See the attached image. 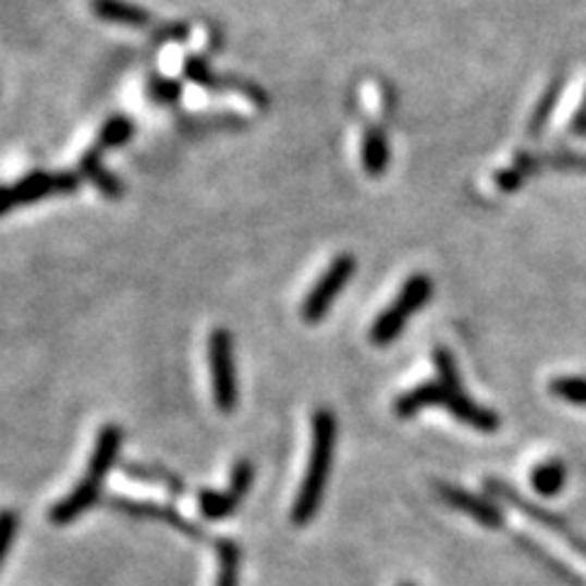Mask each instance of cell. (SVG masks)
Masks as SVG:
<instances>
[{
	"mask_svg": "<svg viewBox=\"0 0 586 586\" xmlns=\"http://www.w3.org/2000/svg\"><path fill=\"white\" fill-rule=\"evenodd\" d=\"M15 533H17L15 511H10V509L0 511V567H3L8 552H10V548H13Z\"/></svg>",
	"mask_w": 586,
	"mask_h": 586,
	"instance_id": "cell-23",
	"label": "cell"
},
{
	"mask_svg": "<svg viewBox=\"0 0 586 586\" xmlns=\"http://www.w3.org/2000/svg\"><path fill=\"white\" fill-rule=\"evenodd\" d=\"M357 259L352 255H340L332 265L326 269V274L318 279V284L310 289V293L303 301V320L306 322H320L328 316L332 303L338 301L340 291L347 286V281L355 277Z\"/></svg>",
	"mask_w": 586,
	"mask_h": 586,
	"instance_id": "cell-6",
	"label": "cell"
},
{
	"mask_svg": "<svg viewBox=\"0 0 586 586\" xmlns=\"http://www.w3.org/2000/svg\"><path fill=\"white\" fill-rule=\"evenodd\" d=\"M184 74H186V78L194 81V84L206 86V88H222V86H228L225 81H220V78L213 74V69L208 66L206 59H200V57H188V59H186Z\"/></svg>",
	"mask_w": 586,
	"mask_h": 586,
	"instance_id": "cell-22",
	"label": "cell"
},
{
	"mask_svg": "<svg viewBox=\"0 0 586 586\" xmlns=\"http://www.w3.org/2000/svg\"><path fill=\"white\" fill-rule=\"evenodd\" d=\"M401 586H413V584H401Z\"/></svg>",
	"mask_w": 586,
	"mask_h": 586,
	"instance_id": "cell-29",
	"label": "cell"
},
{
	"mask_svg": "<svg viewBox=\"0 0 586 586\" xmlns=\"http://www.w3.org/2000/svg\"><path fill=\"white\" fill-rule=\"evenodd\" d=\"M572 133L574 135H582L584 137V133H586V98H584V103H582V108L577 110V115H574V120H572Z\"/></svg>",
	"mask_w": 586,
	"mask_h": 586,
	"instance_id": "cell-27",
	"label": "cell"
},
{
	"mask_svg": "<svg viewBox=\"0 0 586 586\" xmlns=\"http://www.w3.org/2000/svg\"><path fill=\"white\" fill-rule=\"evenodd\" d=\"M135 135V125L133 120L125 118V115H113L108 118L103 127H100V135H98V149H115V147H123L127 145L130 139H133Z\"/></svg>",
	"mask_w": 586,
	"mask_h": 586,
	"instance_id": "cell-17",
	"label": "cell"
},
{
	"mask_svg": "<svg viewBox=\"0 0 586 586\" xmlns=\"http://www.w3.org/2000/svg\"><path fill=\"white\" fill-rule=\"evenodd\" d=\"M115 509L120 511H125V513H133V515H145V518H159V521H169V523H174L179 525L181 530H186L188 525L179 518L176 513H171L169 509L164 506H151V503H133V501H125V499H120L113 503Z\"/></svg>",
	"mask_w": 586,
	"mask_h": 586,
	"instance_id": "cell-20",
	"label": "cell"
},
{
	"mask_svg": "<svg viewBox=\"0 0 586 586\" xmlns=\"http://www.w3.org/2000/svg\"><path fill=\"white\" fill-rule=\"evenodd\" d=\"M90 10L106 23L123 27H149L151 23L145 8L127 3V0H90Z\"/></svg>",
	"mask_w": 586,
	"mask_h": 586,
	"instance_id": "cell-10",
	"label": "cell"
},
{
	"mask_svg": "<svg viewBox=\"0 0 586 586\" xmlns=\"http://www.w3.org/2000/svg\"><path fill=\"white\" fill-rule=\"evenodd\" d=\"M252 479H255V469H252V464L247 460H242L235 464V469H232V479L225 493L200 491L198 503H200V513H204V518L222 521V518H228L230 513H235L240 501L245 499Z\"/></svg>",
	"mask_w": 586,
	"mask_h": 586,
	"instance_id": "cell-7",
	"label": "cell"
},
{
	"mask_svg": "<svg viewBox=\"0 0 586 586\" xmlns=\"http://www.w3.org/2000/svg\"><path fill=\"white\" fill-rule=\"evenodd\" d=\"M208 365H210V381H213L216 406L222 413H232L240 403V383H237L235 347H232V338L225 328L210 332Z\"/></svg>",
	"mask_w": 586,
	"mask_h": 586,
	"instance_id": "cell-5",
	"label": "cell"
},
{
	"mask_svg": "<svg viewBox=\"0 0 586 586\" xmlns=\"http://www.w3.org/2000/svg\"><path fill=\"white\" fill-rule=\"evenodd\" d=\"M525 179H528V176H523L521 171L515 169V167H511V169H501L499 174H497V186H499L501 191H515V188H518V186L523 184Z\"/></svg>",
	"mask_w": 586,
	"mask_h": 586,
	"instance_id": "cell-25",
	"label": "cell"
},
{
	"mask_svg": "<svg viewBox=\"0 0 586 586\" xmlns=\"http://www.w3.org/2000/svg\"><path fill=\"white\" fill-rule=\"evenodd\" d=\"M550 393L572 406H586V377H554Z\"/></svg>",
	"mask_w": 586,
	"mask_h": 586,
	"instance_id": "cell-19",
	"label": "cell"
},
{
	"mask_svg": "<svg viewBox=\"0 0 586 586\" xmlns=\"http://www.w3.org/2000/svg\"><path fill=\"white\" fill-rule=\"evenodd\" d=\"M237 584H240V545L232 540H220L216 586H237Z\"/></svg>",
	"mask_w": 586,
	"mask_h": 586,
	"instance_id": "cell-16",
	"label": "cell"
},
{
	"mask_svg": "<svg viewBox=\"0 0 586 586\" xmlns=\"http://www.w3.org/2000/svg\"><path fill=\"white\" fill-rule=\"evenodd\" d=\"M362 167L369 176H381L389 167V143L383 130L369 127L362 143Z\"/></svg>",
	"mask_w": 586,
	"mask_h": 586,
	"instance_id": "cell-14",
	"label": "cell"
},
{
	"mask_svg": "<svg viewBox=\"0 0 586 586\" xmlns=\"http://www.w3.org/2000/svg\"><path fill=\"white\" fill-rule=\"evenodd\" d=\"M313 440H310V457L306 467V477L301 481V491L291 509V521L296 525H306L318 515V509L326 497L328 477L335 462V444H338V418L330 408L316 411L310 420Z\"/></svg>",
	"mask_w": 586,
	"mask_h": 586,
	"instance_id": "cell-1",
	"label": "cell"
},
{
	"mask_svg": "<svg viewBox=\"0 0 586 586\" xmlns=\"http://www.w3.org/2000/svg\"><path fill=\"white\" fill-rule=\"evenodd\" d=\"M562 86H564L562 76H554V81L548 86V90H545V94H542L540 103L535 106L533 118H530V125H528V130H530V135H533V137H540V135H542V130L548 127L552 110H554V106H558V98H560V94H562Z\"/></svg>",
	"mask_w": 586,
	"mask_h": 586,
	"instance_id": "cell-18",
	"label": "cell"
},
{
	"mask_svg": "<svg viewBox=\"0 0 586 586\" xmlns=\"http://www.w3.org/2000/svg\"><path fill=\"white\" fill-rule=\"evenodd\" d=\"M81 186V176L72 174V171H62V174H49V171H35V174L25 176L17 184L8 186L13 206H27L35 200H42L52 194H74Z\"/></svg>",
	"mask_w": 586,
	"mask_h": 586,
	"instance_id": "cell-8",
	"label": "cell"
},
{
	"mask_svg": "<svg viewBox=\"0 0 586 586\" xmlns=\"http://www.w3.org/2000/svg\"><path fill=\"white\" fill-rule=\"evenodd\" d=\"M81 176H86L94 181V184L103 191L108 198H120L123 196V184H120V179L110 174V171L103 167V161H100V149H90L81 159Z\"/></svg>",
	"mask_w": 586,
	"mask_h": 586,
	"instance_id": "cell-15",
	"label": "cell"
},
{
	"mask_svg": "<svg viewBox=\"0 0 586 586\" xmlns=\"http://www.w3.org/2000/svg\"><path fill=\"white\" fill-rule=\"evenodd\" d=\"M542 164L558 167V169H579L586 171V155H579V151H552V155H542Z\"/></svg>",
	"mask_w": 586,
	"mask_h": 586,
	"instance_id": "cell-24",
	"label": "cell"
},
{
	"mask_svg": "<svg viewBox=\"0 0 586 586\" xmlns=\"http://www.w3.org/2000/svg\"><path fill=\"white\" fill-rule=\"evenodd\" d=\"M181 94H184V86L174 78H151L147 84V96L149 100H155L159 106H174L179 103Z\"/></svg>",
	"mask_w": 586,
	"mask_h": 586,
	"instance_id": "cell-21",
	"label": "cell"
},
{
	"mask_svg": "<svg viewBox=\"0 0 586 586\" xmlns=\"http://www.w3.org/2000/svg\"><path fill=\"white\" fill-rule=\"evenodd\" d=\"M564 481H567V467H564V462L560 460H548V462L535 464V469L530 472L533 489L542 499L558 497L564 487Z\"/></svg>",
	"mask_w": 586,
	"mask_h": 586,
	"instance_id": "cell-13",
	"label": "cell"
},
{
	"mask_svg": "<svg viewBox=\"0 0 586 586\" xmlns=\"http://www.w3.org/2000/svg\"><path fill=\"white\" fill-rule=\"evenodd\" d=\"M438 497L454 511L469 515V518L489 530H501L503 523H506V515H503L497 503L479 497V493L462 489L457 484H438Z\"/></svg>",
	"mask_w": 586,
	"mask_h": 586,
	"instance_id": "cell-9",
	"label": "cell"
},
{
	"mask_svg": "<svg viewBox=\"0 0 586 586\" xmlns=\"http://www.w3.org/2000/svg\"><path fill=\"white\" fill-rule=\"evenodd\" d=\"M430 296H432V279L428 274H413L406 284L401 286L396 301H393L389 308H383L381 316L374 320L369 340L379 347L391 345L393 340H399L408 318L418 308L426 306Z\"/></svg>",
	"mask_w": 586,
	"mask_h": 586,
	"instance_id": "cell-4",
	"label": "cell"
},
{
	"mask_svg": "<svg viewBox=\"0 0 586 586\" xmlns=\"http://www.w3.org/2000/svg\"><path fill=\"white\" fill-rule=\"evenodd\" d=\"M562 540H564V542H570V548H572L574 552H577V554H582V558L586 560V538H582V535H577V533H574V530L570 528L567 533L562 535Z\"/></svg>",
	"mask_w": 586,
	"mask_h": 586,
	"instance_id": "cell-26",
	"label": "cell"
},
{
	"mask_svg": "<svg viewBox=\"0 0 586 586\" xmlns=\"http://www.w3.org/2000/svg\"><path fill=\"white\" fill-rule=\"evenodd\" d=\"M120 448H123V430L118 426H106L100 430L94 454H90L86 477L76 484V489L69 493L64 501H59L57 506L49 511L52 523L66 525L94 506L100 499V491H103L110 469H113V464L120 457Z\"/></svg>",
	"mask_w": 586,
	"mask_h": 586,
	"instance_id": "cell-2",
	"label": "cell"
},
{
	"mask_svg": "<svg viewBox=\"0 0 586 586\" xmlns=\"http://www.w3.org/2000/svg\"><path fill=\"white\" fill-rule=\"evenodd\" d=\"M584 137H586V133H584Z\"/></svg>",
	"mask_w": 586,
	"mask_h": 586,
	"instance_id": "cell-30",
	"label": "cell"
},
{
	"mask_svg": "<svg viewBox=\"0 0 586 586\" xmlns=\"http://www.w3.org/2000/svg\"><path fill=\"white\" fill-rule=\"evenodd\" d=\"M515 545H518V548L525 552V554H530V558L535 562H540L545 570H548L554 579L562 582V584H567V586H586V582L579 577L577 572H572L567 564H562L558 558H554L552 552H548L545 548H540L538 542H535L533 538H528V535H515Z\"/></svg>",
	"mask_w": 586,
	"mask_h": 586,
	"instance_id": "cell-12",
	"label": "cell"
},
{
	"mask_svg": "<svg viewBox=\"0 0 586 586\" xmlns=\"http://www.w3.org/2000/svg\"><path fill=\"white\" fill-rule=\"evenodd\" d=\"M436 367L440 371L438 381L442 383V403L440 406L448 408L450 416L457 418L464 426H472L479 432H497L501 426V418L491 408L481 406L472 396L464 393L457 362H454L452 352L438 347L436 350Z\"/></svg>",
	"mask_w": 586,
	"mask_h": 586,
	"instance_id": "cell-3",
	"label": "cell"
},
{
	"mask_svg": "<svg viewBox=\"0 0 586 586\" xmlns=\"http://www.w3.org/2000/svg\"><path fill=\"white\" fill-rule=\"evenodd\" d=\"M442 403V383L440 381H423L418 387H413L411 391L401 393L396 399V416L399 418H413L418 416L420 411H426L430 406H440Z\"/></svg>",
	"mask_w": 586,
	"mask_h": 586,
	"instance_id": "cell-11",
	"label": "cell"
},
{
	"mask_svg": "<svg viewBox=\"0 0 586 586\" xmlns=\"http://www.w3.org/2000/svg\"><path fill=\"white\" fill-rule=\"evenodd\" d=\"M13 198H10L8 186H0V216H5L8 210H13Z\"/></svg>",
	"mask_w": 586,
	"mask_h": 586,
	"instance_id": "cell-28",
	"label": "cell"
}]
</instances>
